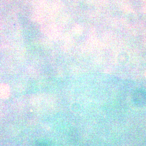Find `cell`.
Wrapping results in <instances>:
<instances>
[{
  "label": "cell",
  "instance_id": "cell-1",
  "mask_svg": "<svg viewBox=\"0 0 146 146\" xmlns=\"http://www.w3.org/2000/svg\"><path fill=\"white\" fill-rule=\"evenodd\" d=\"M10 94V89L7 84H0V98L6 99Z\"/></svg>",
  "mask_w": 146,
  "mask_h": 146
}]
</instances>
